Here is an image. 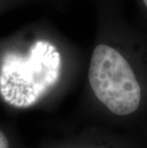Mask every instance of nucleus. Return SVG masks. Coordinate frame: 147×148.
Returning a JSON list of instances; mask_svg holds the SVG:
<instances>
[{
  "mask_svg": "<svg viewBox=\"0 0 147 148\" xmlns=\"http://www.w3.org/2000/svg\"><path fill=\"white\" fill-rule=\"evenodd\" d=\"M60 69V55L49 42H36L28 56L7 55L0 70L1 97L14 107L33 105L57 83Z\"/></svg>",
  "mask_w": 147,
  "mask_h": 148,
  "instance_id": "obj_1",
  "label": "nucleus"
},
{
  "mask_svg": "<svg viewBox=\"0 0 147 148\" xmlns=\"http://www.w3.org/2000/svg\"><path fill=\"white\" fill-rule=\"evenodd\" d=\"M89 81L96 97L118 116L139 108L142 91L134 71L117 50L101 44L91 58Z\"/></svg>",
  "mask_w": 147,
  "mask_h": 148,
  "instance_id": "obj_2",
  "label": "nucleus"
},
{
  "mask_svg": "<svg viewBox=\"0 0 147 148\" xmlns=\"http://www.w3.org/2000/svg\"><path fill=\"white\" fill-rule=\"evenodd\" d=\"M0 148H9L8 138L2 131H0Z\"/></svg>",
  "mask_w": 147,
  "mask_h": 148,
  "instance_id": "obj_3",
  "label": "nucleus"
},
{
  "mask_svg": "<svg viewBox=\"0 0 147 148\" xmlns=\"http://www.w3.org/2000/svg\"><path fill=\"white\" fill-rule=\"evenodd\" d=\"M143 2H144V4L146 5V7H147V0H143Z\"/></svg>",
  "mask_w": 147,
  "mask_h": 148,
  "instance_id": "obj_4",
  "label": "nucleus"
}]
</instances>
